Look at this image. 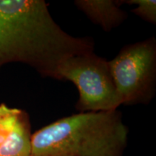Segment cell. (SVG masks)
I'll use <instances>...</instances> for the list:
<instances>
[{"label":"cell","instance_id":"cell-7","mask_svg":"<svg viewBox=\"0 0 156 156\" xmlns=\"http://www.w3.org/2000/svg\"><path fill=\"white\" fill-rule=\"evenodd\" d=\"M124 4L135 5L132 12L144 20L152 24L156 23V1L155 0H128Z\"/></svg>","mask_w":156,"mask_h":156},{"label":"cell","instance_id":"cell-3","mask_svg":"<svg viewBox=\"0 0 156 156\" xmlns=\"http://www.w3.org/2000/svg\"><path fill=\"white\" fill-rule=\"evenodd\" d=\"M58 75L59 80L71 82L77 88L78 112H109L122 105L108 61L94 52L66 58L58 67Z\"/></svg>","mask_w":156,"mask_h":156},{"label":"cell","instance_id":"cell-6","mask_svg":"<svg viewBox=\"0 0 156 156\" xmlns=\"http://www.w3.org/2000/svg\"><path fill=\"white\" fill-rule=\"evenodd\" d=\"M124 1L119 0H76L75 5L94 24L110 32L125 21L127 13L121 9Z\"/></svg>","mask_w":156,"mask_h":156},{"label":"cell","instance_id":"cell-5","mask_svg":"<svg viewBox=\"0 0 156 156\" xmlns=\"http://www.w3.org/2000/svg\"><path fill=\"white\" fill-rule=\"evenodd\" d=\"M31 124L28 113L0 104V156H30Z\"/></svg>","mask_w":156,"mask_h":156},{"label":"cell","instance_id":"cell-4","mask_svg":"<svg viewBox=\"0 0 156 156\" xmlns=\"http://www.w3.org/2000/svg\"><path fill=\"white\" fill-rule=\"evenodd\" d=\"M122 104L147 105L156 90V39L128 44L108 61Z\"/></svg>","mask_w":156,"mask_h":156},{"label":"cell","instance_id":"cell-2","mask_svg":"<svg viewBox=\"0 0 156 156\" xmlns=\"http://www.w3.org/2000/svg\"><path fill=\"white\" fill-rule=\"evenodd\" d=\"M129 129L122 112H80L32 133L30 156H123Z\"/></svg>","mask_w":156,"mask_h":156},{"label":"cell","instance_id":"cell-1","mask_svg":"<svg viewBox=\"0 0 156 156\" xmlns=\"http://www.w3.org/2000/svg\"><path fill=\"white\" fill-rule=\"evenodd\" d=\"M89 37L73 36L55 22L44 0H0V68L30 66L43 77L58 80L64 60L94 52Z\"/></svg>","mask_w":156,"mask_h":156}]
</instances>
